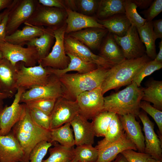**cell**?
Listing matches in <instances>:
<instances>
[{
  "label": "cell",
  "mask_w": 162,
  "mask_h": 162,
  "mask_svg": "<svg viewBox=\"0 0 162 162\" xmlns=\"http://www.w3.org/2000/svg\"><path fill=\"white\" fill-rule=\"evenodd\" d=\"M52 143L46 141L38 143L32 150L29 157V162H42L48 149Z\"/></svg>",
  "instance_id": "obj_40"
},
{
  "label": "cell",
  "mask_w": 162,
  "mask_h": 162,
  "mask_svg": "<svg viewBox=\"0 0 162 162\" xmlns=\"http://www.w3.org/2000/svg\"><path fill=\"white\" fill-rule=\"evenodd\" d=\"M109 32L106 28H89L73 32L68 35L92 50L99 48L103 39Z\"/></svg>",
  "instance_id": "obj_23"
},
{
  "label": "cell",
  "mask_w": 162,
  "mask_h": 162,
  "mask_svg": "<svg viewBox=\"0 0 162 162\" xmlns=\"http://www.w3.org/2000/svg\"><path fill=\"white\" fill-rule=\"evenodd\" d=\"M63 96V87L59 78L51 74L46 84L34 87L23 92L20 97V103H25L39 99L57 98Z\"/></svg>",
  "instance_id": "obj_11"
},
{
  "label": "cell",
  "mask_w": 162,
  "mask_h": 162,
  "mask_svg": "<svg viewBox=\"0 0 162 162\" xmlns=\"http://www.w3.org/2000/svg\"><path fill=\"white\" fill-rule=\"evenodd\" d=\"M4 58L3 54L0 50V61Z\"/></svg>",
  "instance_id": "obj_56"
},
{
  "label": "cell",
  "mask_w": 162,
  "mask_h": 162,
  "mask_svg": "<svg viewBox=\"0 0 162 162\" xmlns=\"http://www.w3.org/2000/svg\"><path fill=\"white\" fill-rule=\"evenodd\" d=\"M115 114L112 112L103 111L92 119V123L95 136H105Z\"/></svg>",
  "instance_id": "obj_35"
},
{
  "label": "cell",
  "mask_w": 162,
  "mask_h": 162,
  "mask_svg": "<svg viewBox=\"0 0 162 162\" xmlns=\"http://www.w3.org/2000/svg\"><path fill=\"white\" fill-rule=\"evenodd\" d=\"M137 29L140 39L145 45L146 55L152 60H154L157 54L155 44L157 39L154 32L152 21L146 22Z\"/></svg>",
  "instance_id": "obj_28"
},
{
  "label": "cell",
  "mask_w": 162,
  "mask_h": 162,
  "mask_svg": "<svg viewBox=\"0 0 162 162\" xmlns=\"http://www.w3.org/2000/svg\"><path fill=\"white\" fill-rule=\"evenodd\" d=\"M17 73L16 88H22L26 90L34 87L44 85L49 81L51 74L46 67L40 64L37 66L27 67L22 62L16 64Z\"/></svg>",
  "instance_id": "obj_5"
},
{
  "label": "cell",
  "mask_w": 162,
  "mask_h": 162,
  "mask_svg": "<svg viewBox=\"0 0 162 162\" xmlns=\"http://www.w3.org/2000/svg\"><path fill=\"white\" fill-rule=\"evenodd\" d=\"M144 88L132 82L126 88L104 97L103 111L113 112L119 116L128 114L138 117Z\"/></svg>",
  "instance_id": "obj_3"
},
{
  "label": "cell",
  "mask_w": 162,
  "mask_h": 162,
  "mask_svg": "<svg viewBox=\"0 0 162 162\" xmlns=\"http://www.w3.org/2000/svg\"><path fill=\"white\" fill-rule=\"evenodd\" d=\"M28 107L31 118L34 122L38 126L50 130L51 124L50 116L35 108Z\"/></svg>",
  "instance_id": "obj_41"
},
{
  "label": "cell",
  "mask_w": 162,
  "mask_h": 162,
  "mask_svg": "<svg viewBox=\"0 0 162 162\" xmlns=\"http://www.w3.org/2000/svg\"><path fill=\"white\" fill-rule=\"evenodd\" d=\"M10 10L5 15L0 23V43L5 41V39L7 35L6 27Z\"/></svg>",
  "instance_id": "obj_48"
},
{
  "label": "cell",
  "mask_w": 162,
  "mask_h": 162,
  "mask_svg": "<svg viewBox=\"0 0 162 162\" xmlns=\"http://www.w3.org/2000/svg\"><path fill=\"white\" fill-rule=\"evenodd\" d=\"M140 108L149 115L156 123L160 134L159 138L162 140V112L152 106L149 102L141 101Z\"/></svg>",
  "instance_id": "obj_42"
},
{
  "label": "cell",
  "mask_w": 162,
  "mask_h": 162,
  "mask_svg": "<svg viewBox=\"0 0 162 162\" xmlns=\"http://www.w3.org/2000/svg\"><path fill=\"white\" fill-rule=\"evenodd\" d=\"M40 4L47 7L65 9L67 7L64 0H38Z\"/></svg>",
  "instance_id": "obj_46"
},
{
  "label": "cell",
  "mask_w": 162,
  "mask_h": 162,
  "mask_svg": "<svg viewBox=\"0 0 162 162\" xmlns=\"http://www.w3.org/2000/svg\"><path fill=\"white\" fill-rule=\"evenodd\" d=\"M162 11V0H155L153 1L148 8L141 13L144 15L146 22H148L152 21Z\"/></svg>",
  "instance_id": "obj_44"
},
{
  "label": "cell",
  "mask_w": 162,
  "mask_h": 162,
  "mask_svg": "<svg viewBox=\"0 0 162 162\" xmlns=\"http://www.w3.org/2000/svg\"><path fill=\"white\" fill-rule=\"evenodd\" d=\"M146 162H162V161L156 160L151 157L147 159Z\"/></svg>",
  "instance_id": "obj_55"
},
{
  "label": "cell",
  "mask_w": 162,
  "mask_h": 162,
  "mask_svg": "<svg viewBox=\"0 0 162 162\" xmlns=\"http://www.w3.org/2000/svg\"><path fill=\"white\" fill-rule=\"evenodd\" d=\"M54 38L53 29L46 28L45 32L40 36L31 40L25 44L27 46H34L36 47L38 51L39 60L45 57L48 54Z\"/></svg>",
  "instance_id": "obj_31"
},
{
  "label": "cell",
  "mask_w": 162,
  "mask_h": 162,
  "mask_svg": "<svg viewBox=\"0 0 162 162\" xmlns=\"http://www.w3.org/2000/svg\"><path fill=\"white\" fill-rule=\"evenodd\" d=\"M97 20L109 32L119 37L125 35L131 26L125 14H117L104 20Z\"/></svg>",
  "instance_id": "obj_26"
},
{
  "label": "cell",
  "mask_w": 162,
  "mask_h": 162,
  "mask_svg": "<svg viewBox=\"0 0 162 162\" xmlns=\"http://www.w3.org/2000/svg\"><path fill=\"white\" fill-rule=\"evenodd\" d=\"M125 14L131 24L138 28L142 26L146 22L138 13L137 6L130 0H124Z\"/></svg>",
  "instance_id": "obj_37"
},
{
  "label": "cell",
  "mask_w": 162,
  "mask_h": 162,
  "mask_svg": "<svg viewBox=\"0 0 162 162\" xmlns=\"http://www.w3.org/2000/svg\"><path fill=\"white\" fill-rule=\"evenodd\" d=\"M70 162H78V161L75 158L74 159Z\"/></svg>",
  "instance_id": "obj_57"
},
{
  "label": "cell",
  "mask_w": 162,
  "mask_h": 162,
  "mask_svg": "<svg viewBox=\"0 0 162 162\" xmlns=\"http://www.w3.org/2000/svg\"><path fill=\"white\" fill-rule=\"evenodd\" d=\"M70 125V123H67L60 127L50 130L51 142H57L63 146L74 147L75 140Z\"/></svg>",
  "instance_id": "obj_32"
},
{
  "label": "cell",
  "mask_w": 162,
  "mask_h": 162,
  "mask_svg": "<svg viewBox=\"0 0 162 162\" xmlns=\"http://www.w3.org/2000/svg\"><path fill=\"white\" fill-rule=\"evenodd\" d=\"M124 133L119 116L115 114L103 140L98 141L95 147L99 149L118 139Z\"/></svg>",
  "instance_id": "obj_33"
},
{
  "label": "cell",
  "mask_w": 162,
  "mask_h": 162,
  "mask_svg": "<svg viewBox=\"0 0 162 162\" xmlns=\"http://www.w3.org/2000/svg\"><path fill=\"white\" fill-rule=\"evenodd\" d=\"M69 57L70 62L67 67L63 69H57L50 67H46L50 73L57 77L72 71H76L78 73L85 74L91 72L98 68V66L93 63L83 61L78 58L69 53L66 54Z\"/></svg>",
  "instance_id": "obj_27"
},
{
  "label": "cell",
  "mask_w": 162,
  "mask_h": 162,
  "mask_svg": "<svg viewBox=\"0 0 162 162\" xmlns=\"http://www.w3.org/2000/svg\"><path fill=\"white\" fill-rule=\"evenodd\" d=\"M0 162H25L24 151L11 131L0 135Z\"/></svg>",
  "instance_id": "obj_17"
},
{
  "label": "cell",
  "mask_w": 162,
  "mask_h": 162,
  "mask_svg": "<svg viewBox=\"0 0 162 162\" xmlns=\"http://www.w3.org/2000/svg\"><path fill=\"white\" fill-rule=\"evenodd\" d=\"M66 24L53 29L55 42L50 52L45 57L39 60L44 68L49 67L57 69L66 68L70 62L69 57L66 55L64 49V40Z\"/></svg>",
  "instance_id": "obj_6"
},
{
  "label": "cell",
  "mask_w": 162,
  "mask_h": 162,
  "mask_svg": "<svg viewBox=\"0 0 162 162\" xmlns=\"http://www.w3.org/2000/svg\"><path fill=\"white\" fill-rule=\"evenodd\" d=\"M121 153L128 162H146L147 159L151 157L145 153L137 152L132 149L124 150Z\"/></svg>",
  "instance_id": "obj_45"
},
{
  "label": "cell",
  "mask_w": 162,
  "mask_h": 162,
  "mask_svg": "<svg viewBox=\"0 0 162 162\" xmlns=\"http://www.w3.org/2000/svg\"><path fill=\"white\" fill-rule=\"evenodd\" d=\"M142 100L153 104V106L162 110V81L153 80L144 88Z\"/></svg>",
  "instance_id": "obj_30"
},
{
  "label": "cell",
  "mask_w": 162,
  "mask_h": 162,
  "mask_svg": "<svg viewBox=\"0 0 162 162\" xmlns=\"http://www.w3.org/2000/svg\"><path fill=\"white\" fill-rule=\"evenodd\" d=\"M98 55L114 65L126 59L122 49L116 42L113 34L109 32L100 47Z\"/></svg>",
  "instance_id": "obj_24"
},
{
  "label": "cell",
  "mask_w": 162,
  "mask_h": 162,
  "mask_svg": "<svg viewBox=\"0 0 162 162\" xmlns=\"http://www.w3.org/2000/svg\"><path fill=\"white\" fill-rule=\"evenodd\" d=\"M13 1L14 0H0V11L10 7Z\"/></svg>",
  "instance_id": "obj_50"
},
{
  "label": "cell",
  "mask_w": 162,
  "mask_h": 162,
  "mask_svg": "<svg viewBox=\"0 0 162 162\" xmlns=\"http://www.w3.org/2000/svg\"><path fill=\"white\" fill-rule=\"evenodd\" d=\"M74 134L75 145H93L95 134L92 122H90L79 113L70 122Z\"/></svg>",
  "instance_id": "obj_20"
},
{
  "label": "cell",
  "mask_w": 162,
  "mask_h": 162,
  "mask_svg": "<svg viewBox=\"0 0 162 162\" xmlns=\"http://www.w3.org/2000/svg\"><path fill=\"white\" fill-rule=\"evenodd\" d=\"M17 68L4 58L0 61V92L12 98L17 91L16 77Z\"/></svg>",
  "instance_id": "obj_22"
},
{
  "label": "cell",
  "mask_w": 162,
  "mask_h": 162,
  "mask_svg": "<svg viewBox=\"0 0 162 162\" xmlns=\"http://www.w3.org/2000/svg\"><path fill=\"white\" fill-rule=\"evenodd\" d=\"M154 32L156 39L162 38V19L152 21Z\"/></svg>",
  "instance_id": "obj_47"
},
{
  "label": "cell",
  "mask_w": 162,
  "mask_h": 162,
  "mask_svg": "<svg viewBox=\"0 0 162 162\" xmlns=\"http://www.w3.org/2000/svg\"><path fill=\"white\" fill-rule=\"evenodd\" d=\"M138 117L143 125L145 134V153L156 160L162 161V142L154 131V123L144 112H140Z\"/></svg>",
  "instance_id": "obj_16"
},
{
  "label": "cell",
  "mask_w": 162,
  "mask_h": 162,
  "mask_svg": "<svg viewBox=\"0 0 162 162\" xmlns=\"http://www.w3.org/2000/svg\"><path fill=\"white\" fill-rule=\"evenodd\" d=\"M109 69L98 67L85 74L66 73L58 77L63 87V97L75 101L81 93L100 88Z\"/></svg>",
  "instance_id": "obj_2"
},
{
  "label": "cell",
  "mask_w": 162,
  "mask_h": 162,
  "mask_svg": "<svg viewBox=\"0 0 162 162\" xmlns=\"http://www.w3.org/2000/svg\"><path fill=\"white\" fill-rule=\"evenodd\" d=\"M24 104L21 117L11 131L24 151L25 162H29L30 154L38 143L44 140L51 142L50 130L42 128L34 122L28 106Z\"/></svg>",
  "instance_id": "obj_1"
},
{
  "label": "cell",
  "mask_w": 162,
  "mask_h": 162,
  "mask_svg": "<svg viewBox=\"0 0 162 162\" xmlns=\"http://www.w3.org/2000/svg\"><path fill=\"white\" fill-rule=\"evenodd\" d=\"M67 16L65 9L47 7L38 3L32 15L24 24L54 29L65 23Z\"/></svg>",
  "instance_id": "obj_7"
},
{
  "label": "cell",
  "mask_w": 162,
  "mask_h": 162,
  "mask_svg": "<svg viewBox=\"0 0 162 162\" xmlns=\"http://www.w3.org/2000/svg\"><path fill=\"white\" fill-rule=\"evenodd\" d=\"M9 98H11L9 95L0 92V111L3 109L4 106H3V100Z\"/></svg>",
  "instance_id": "obj_52"
},
{
  "label": "cell",
  "mask_w": 162,
  "mask_h": 162,
  "mask_svg": "<svg viewBox=\"0 0 162 162\" xmlns=\"http://www.w3.org/2000/svg\"><path fill=\"white\" fill-rule=\"evenodd\" d=\"M38 4L36 0H14L10 10L6 27V35L18 30L32 15Z\"/></svg>",
  "instance_id": "obj_8"
},
{
  "label": "cell",
  "mask_w": 162,
  "mask_h": 162,
  "mask_svg": "<svg viewBox=\"0 0 162 162\" xmlns=\"http://www.w3.org/2000/svg\"><path fill=\"white\" fill-rule=\"evenodd\" d=\"M50 156L42 162H70L75 158L74 148L56 144L49 148Z\"/></svg>",
  "instance_id": "obj_34"
},
{
  "label": "cell",
  "mask_w": 162,
  "mask_h": 162,
  "mask_svg": "<svg viewBox=\"0 0 162 162\" xmlns=\"http://www.w3.org/2000/svg\"><path fill=\"white\" fill-rule=\"evenodd\" d=\"M123 127L128 138L135 145L139 152L145 153L144 136L136 117L131 114L119 116Z\"/></svg>",
  "instance_id": "obj_19"
},
{
  "label": "cell",
  "mask_w": 162,
  "mask_h": 162,
  "mask_svg": "<svg viewBox=\"0 0 162 162\" xmlns=\"http://www.w3.org/2000/svg\"><path fill=\"white\" fill-rule=\"evenodd\" d=\"M128 149L137 150L124 133L116 141L98 150V156L96 162H110L122 151Z\"/></svg>",
  "instance_id": "obj_21"
},
{
  "label": "cell",
  "mask_w": 162,
  "mask_h": 162,
  "mask_svg": "<svg viewBox=\"0 0 162 162\" xmlns=\"http://www.w3.org/2000/svg\"><path fill=\"white\" fill-rule=\"evenodd\" d=\"M65 10L67 15L65 33L69 34L89 28H105L95 17L84 15L69 8Z\"/></svg>",
  "instance_id": "obj_18"
},
{
  "label": "cell",
  "mask_w": 162,
  "mask_h": 162,
  "mask_svg": "<svg viewBox=\"0 0 162 162\" xmlns=\"http://www.w3.org/2000/svg\"><path fill=\"white\" fill-rule=\"evenodd\" d=\"M100 88L83 92L76 97L80 114L88 120L103 111L104 97Z\"/></svg>",
  "instance_id": "obj_10"
},
{
  "label": "cell",
  "mask_w": 162,
  "mask_h": 162,
  "mask_svg": "<svg viewBox=\"0 0 162 162\" xmlns=\"http://www.w3.org/2000/svg\"><path fill=\"white\" fill-rule=\"evenodd\" d=\"M26 91L23 88H18L11 104L9 106L5 105L0 111V135L8 134L20 118L24 104H20V98L22 94Z\"/></svg>",
  "instance_id": "obj_14"
},
{
  "label": "cell",
  "mask_w": 162,
  "mask_h": 162,
  "mask_svg": "<svg viewBox=\"0 0 162 162\" xmlns=\"http://www.w3.org/2000/svg\"><path fill=\"white\" fill-rule=\"evenodd\" d=\"M162 68V63L158 62L154 60H151L141 69L132 82L135 83L138 87H140L141 82L145 77L149 75Z\"/></svg>",
  "instance_id": "obj_38"
},
{
  "label": "cell",
  "mask_w": 162,
  "mask_h": 162,
  "mask_svg": "<svg viewBox=\"0 0 162 162\" xmlns=\"http://www.w3.org/2000/svg\"><path fill=\"white\" fill-rule=\"evenodd\" d=\"M80 112L76 100H69L62 97L57 98L50 115V130L60 127L66 123H70Z\"/></svg>",
  "instance_id": "obj_13"
},
{
  "label": "cell",
  "mask_w": 162,
  "mask_h": 162,
  "mask_svg": "<svg viewBox=\"0 0 162 162\" xmlns=\"http://www.w3.org/2000/svg\"><path fill=\"white\" fill-rule=\"evenodd\" d=\"M134 3L137 7L141 9H146L151 4L153 0H130Z\"/></svg>",
  "instance_id": "obj_49"
},
{
  "label": "cell",
  "mask_w": 162,
  "mask_h": 162,
  "mask_svg": "<svg viewBox=\"0 0 162 162\" xmlns=\"http://www.w3.org/2000/svg\"><path fill=\"white\" fill-rule=\"evenodd\" d=\"M57 99H39L29 101L25 104L28 107L35 108L50 116Z\"/></svg>",
  "instance_id": "obj_39"
},
{
  "label": "cell",
  "mask_w": 162,
  "mask_h": 162,
  "mask_svg": "<svg viewBox=\"0 0 162 162\" xmlns=\"http://www.w3.org/2000/svg\"><path fill=\"white\" fill-rule=\"evenodd\" d=\"M110 162H128L125 158L121 153L119 154L116 158Z\"/></svg>",
  "instance_id": "obj_53"
},
{
  "label": "cell",
  "mask_w": 162,
  "mask_h": 162,
  "mask_svg": "<svg viewBox=\"0 0 162 162\" xmlns=\"http://www.w3.org/2000/svg\"></svg>",
  "instance_id": "obj_59"
},
{
  "label": "cell",
  "mask_w": 162,
  "mask_h": 162,
  "mask_svg": "<svg viewBox=\"0 0 162 162\" xmlns=\"http://www.w3.org/2000/svg\"><path fill=\"white\" fill-rule=\"evenodd\" d=\"M100 0H74L77 10L84 15L90 16L96 13Z\"/></svg>",
  "instance_id": "obj_43"
},
{
  "label": "cell",
  "mask_w": 162,
  "mask_h": 162,
  "mask_svg": "<svg viewBox=\"0 0 162 162\" xmlns=\"http://www.w3.org/2000/svg\"><path fill=\"white\" fill-rule=\"evenodd\" d=\"M22 29H18L11 34L6 35L5 41L11 44L22 45L31 40L39 37L46 28L27 24Z\"/></svg>",
  "instance_id": "obj_25"
},
{
  "label": "cell",
  "mask_w": 162,
  "mask_h": 162,
  "mask_svg": "<svg viewBox=\"0 0 162 162\" xmlns=\"http://www.w3.org/2000/svg\"><path fill=\"white\" fill-rule=\"evenodd\" d=\"M64 46L66 54L70 53L86 62L94 63L98 67L110 69L114 65L93 53L86 46L68 34L65 35Z\"/></svg>",
  "instance_id": "obj_12"
},
{
  "label": "cell",
  "mask_w": 162,
  "mask_h": 162,
  "mask_svg": "<svg viewBox=\"0 0 162 162\" xmlns=\"http://www.w3.org/2000/svg\"><path fill=\"white\" fill-rule=\"evenodd\" d=\"M75 158L78 162H96L98 156V151L91 145L77 146L74 148Z\"/></svg>",
  "instance_id": "obj_36"
},
{
  "label": "cell",
  "mask_w": 162,
  "mask_h": 162,
  "mask_svg": "<svg viewBox=\"0 0 162 162\" xmlns=\"http://www.w3.org/2000/svg\"><path fill=\"white\" fill-rule=\"evenodd\" d=\"M151 60L146 54L137 58L126 59L109 69L100 87L103 94L110 90L130 84L141 69Z\"/></svg>",
  "instance_id": "obj_4"
},
{
  "label": "cell",
  "mask_w": 162,
  "mask_h": 162,
  "mask_svg": "<svg viewBox=\"0 0 162 162\" xmlns=\"http://www.w3.org/2000/svg\"><path fill=\"white\" fill-rule=\"evenodd\" d=\"M159 51L154 59V60L160 62L162 63V40L159 43Z\"/></svg>",
  "instance_id": "obj_51"
},
{
  "label": "cell",
  "mask_w": 162,
  "mask_h": 162,
  "mask_svg": "<svg viewBox=\"0 0 162 162\" xmlns=\"http://www.w3.org/2000/svg\"><path fill=\"white\" fill-rule=\"evenodd\" d=\"M0 50L3 57L14 66L22 62L27 67L36 65L39 60L38 51L36 47L10 44L6 41L0 43Z\"/></svg>",
  "instance_id": "obj_9"
},
{
  "label": "cell",
  "mask_w": 162,
  "mask_h": 162,
  "mask_svg": "<svg viewBox=\"0 0 162 162\" xmlns=\"http://www.w3.org/2000/svg\"><path fill=\"white\" fill-rule=\"evenodd\" d=\"M116 43L122 49L127 59L138 58L146 55L145 46L141 41L137 29L131 25L124 36L113 34Z\"/></svg>",
  "instance_id": "obj_15"
},
{
  "label": "cell",
  "mask_w": 162,
  "mask_h": 162,
  "mask_svg": "<svg viewBox=\"0 0 162 162\" xmlns=\"http://www.w3.org/2000/svg\"></svg>",
  "instance_id": "obj_58"
},
{
  "label": "cell",
  "mask_w": 162,
  "mask_h": 162,
  "mask_svg": "<svg viewBox=\"0 0 162 162\" xmlns=\"http://www.w3.org/2000/svg\"><path fill=\"white\" fill-rule=\"evenodd\" d=\"M11 5L9 8L6 9L3 12L0 13V23L7 13L10 9Z\"/></svg>",
  "instance_id": "obj_54"
},
{
  "label": "cell",
  "mask_w": 162,
  "mask_h": 162,
  "mask_svg": "<svg viewBox=\"0 0 162 162\" xmlns=\"http://www.w3.org/2000/svg\"><path fill=\"white\" fill-rule=\"evenodd\" d=\"M125 13L124 0H100L95 17L102 20L115 15L125 14Z\"/></svg>",
  "instance_id": "obj_29"
}]
</instances>
